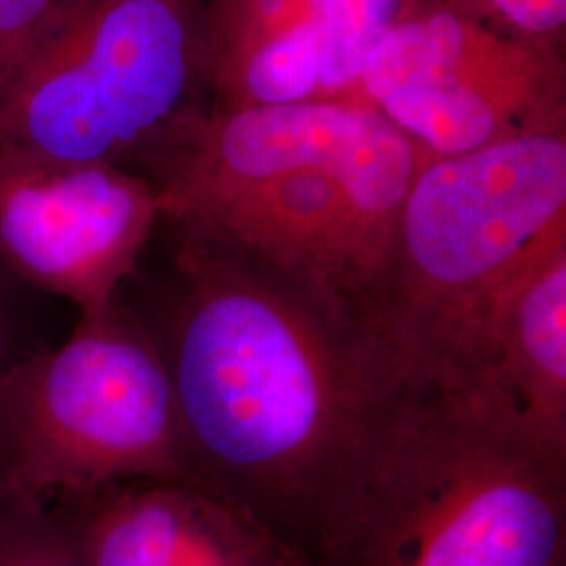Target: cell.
Returning <instances> with one entry per match:
<instances>
[{
	"instance_id": "6da1fadb",
	"label": "cell",
	"mask_w": 566,
	"mask_h": 566,
	"mask_svg": "<svg viewBox=\"0 0 566 566\" xmlns=\"http://www.w3.org/2000/svg\"><path fill=\"white\" fill-rule=\"evenodd\" d=\"M118 301L163 359L193 485L315 558L325 518L399 374L367 329L280 271L163 219Z\"/></svg>"
},
{
	"instance_id": "7a4b0ae2",
	"label": "cell",
	"mask_w": 566,
	"mask_h": 566,
	"mask_svg": "<svg viewBox=\"0 0 566 566\" xmlns=\"http://www.w3.org/2000/svg\"><path fill=\"white\" fill-rule=\"evenodd\" d=\"M325 566H566V453L483 392L399 374L325 518Z\"/></svg>"
},
{
	"instance_id": "3957f363",
	"label": "cell",
	"mask_w": 566,
	"mask_h": 566,
	"mask_svg": "<svg viewBox=\"0 0 566 566\" xmlns=\"http://www.w3.org/2000/svg\"><path fill=\"white\" fill-rule=\"evenodd\" d=\"M566 231V128L428 160L397 223L371 334L401 374L465 382L512 277Z\"/></svg>"
},
{
	"instance_id": "277c9868",
	"label": "cell",
	"mask_w": 566,
	"mask_h": 566,
	"mask_svg": "<svg viewBox=\"0 0 566 566\" xmlns=\"http://www.w3.org/2000/svg\"><path fill=\"white\" fill-rule=\"evenodd\" d=\"M202 91L203 0H65L0 91V147L145 177Z\"/></svg>"
},
{
	"instance_id": "5b68a950",
	"label": "cell",
	"mask_w": 566,
	"mask_h": 566,
	"mask_svg": "<svg viewBox=\"0 0 566 566\" xmlns=\"http://www.w3.org/2000/svg\"><path fill=\"white\" fill-rule=\"evenodd\" d=\"M147 481L193 474L163 359L126 304L0 371V495L57 506Z\"/></svg>"
},
{
	"instance_id": "8992f818",
	"label": "cell",
	"mask_w": 566,
	"mask_h": 566,
	"mask_svg": "<svg viewBox=\"0 0 566 566\" xmlns=\"http://www.w3.org/2000/svg\"><path fill=\"white\" fill-rule=\"evenodd\" d=\"M430 158L376 109L340 142L163 219L280 271L371 334L405 198Z\"/></svg>"
},
{
	"instance_id": "52a82bcc",
	"label": "cell",
	"mask_w": 566,
	"mask_h": 566,
	"mask_svg": "<svg viewBox=\"0 0 566 566\" xmlns=\"http://www.w3.org/2000/svg\"><path fill=\"white\" fill-rule=\"evenodd\" d=\"M558 42L512 34L453 2L416 0L371 51L364 102L430 160L566 128Z\"/></svg>"
},
{
	"instance_id": "ba28073f",
	"label": "cell",
	"mask_w": 566,
	"mask_h": 566,
	"mask_svg": "<svg viewBox=\"0 0 566 566\" xmlns=\"http://www.w3.org/2000/svg\"><path fill=\"white\" fill-rule=\"evenodd\" d=\"M160 221L158 189L135 170L0 147V264L81 317L118 301Z\"/></svg>"
},
{
	"instance_id": "9c48e42d",
	"label": "cell",
	"mask_w": 566,
	"mask_h": 566,
	"mask_svg": "<svg viewBox=\"0 0 566 566\" xmlns=\"http://www.w3.org/2000/svg\"><path fill=\"white\" fill-rule=\"evenodd\" d=\"M413 2L203 0L212 107L364 102L365 63Z\"/></svg>"
},
{
	"instance_id": "30bf717a",
	"label": "cell",
	"mask_w": 566,
	"mask_h": 566,
	"mask_svg": "<svg viewBox=\"0 0 566 566\" xmlns=\"http://www.w3.org/2000/svg\"><path fill=\"white\" fill-rule=\"evenodd\" d=\"M55 507L84 566H287L303 554L191 483H128Z\"/></svg>"
},
{
	"instance_id": "8fae6325",
	"label": "cell",
	"mask_w": 566,
	"mask_h": 566,
	"mask_svg": "<svg viewBox=\"0 0 566 566\" xmlns=\"http://www.w3.org/2000/svg\"><path fill=\"white\" fill-rule=\"evenodd\" d=\"M476 388L542 446L566 453V231L512 277L486 322Z\"/></svg>"
},
{
	"instance_id": "7c38bea8",
	"label": "cell",
	"mask_w": 566,
	"mask_h": 566,
	"mask_svg": "<svg viewBox=\"0 0 566 566\" xmlns=\"http://www.w3.org/2000/svg\"><path fill=\"white\" fill-rule=\"evenodd\" d=\"M0 566H84L55 506L0 495Z\"/></svg>"
},
{
	"instance_id": "4fadbf2b",
	"label": "cell",
	"mask_w": 566,
	"mask_h": 566,
	"mask_svg": "<svg viewBox=\"0 0 566 566\" xmlns=\"http://www.w3.org/2000/svg\"><path fill=\"white\" fill-rule=\"evenodd\" d=\"M44 296L13 277L0 264V371L51 346L42 336L41 308Z\"/></svg>"
},
{
	"instance_id": "5bb4252c",
	"label": "cell",
	"mask_w": 566,
	"mask_h": 566,
	"mask_svg": "<svg viewBox=\"0 0 566 566\" xmlns=\"http://www.w3.org/2000/svg\"><path fill=\"white\" fill-rule=\"evenodd\" d=\"M65 0H0V91Z\"/></svg>"
},
{
	"instance_id": "9a60e30c",
	"label": "cell",
	"mask_w": 566,
	"mask_h": 566,
	"mask_svg": "<svg viewBox=\"0 0 566 566\" xmlns=\"http://www.w3.org/2000/svg\"><path fill=\"white\" fill-rule=\"evenodd\" d=\"M287 566H325L324 563H319L317 558H313V556H308V554H298L292 563Z\"/></svg>"
}]
</instances>
